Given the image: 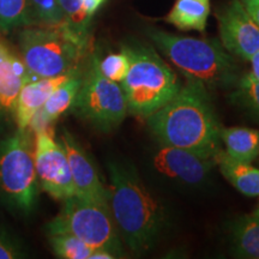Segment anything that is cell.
<instances>
[{"label": "cell", "instance_id": "6da1fadb", "mask_svg": "<svg viewBox=\"0 0 259 259\" xmlns=\"http://www.w3.org/2000/svg\"><path fill=\"white\" fill-rule=\"evenodd\" d=\"M147 122L161 145L212 158L221 151V125L208 89L198 82L187 80L173 99L148 116Z\"/></svg>", "mask_w": 259, "mask_h": 259}, {"label": "cell", "instance_id": "7a4b0ae2", "mask_svg": "<svg viewBox=\"0 0 259 259\" xmlns=\"http://www.w3.org/2000/svg\"><path fill=\"white\" fill-rule=\"evenodd\" d=\"M109 171L108 208L121 241L132 252L153 248L166 228L163 206L150 193L132 166L107 163Z\"/></svg>", "mask_w": 259, "mask_h": 259}, {"label": "cell", "instance_id": "3957f363", "mask_svg": "<svg viewBox=\"0 0 259 259\" xmlns=\"http://www.w3.org/2000/svg\"><path fill=\"white\" fill-rule=\"evenodd\" d=\"M147 34L187 80L198 82L209 90L235 85L240 78L233 54L216 38L178 36L155 28L148 29Z\"/></svg>", "mask_w": 259, "mask_h": 259}, {"label": "cell", "instance_id": "277c9868", "mask_svg": "<svg viewBox=\"0 0 259 259\" xmlns=\"http://www.w3.org/2000/svg\"><path fill=\"white\" fill-rule=\"evenodd\" d=\"M18 41L22 60L36 78L77 72L89 48V40L64 23L24 27Z\"/></svg>", "mask_w": 259, "mask_h": 259}, {"label": "cell", "instance_id": "5b68a950", "mask_svg": "<svg viewBox=\"0 0 259 259\" xmlns=\"http://www.w3.org/2000/svg\"><path fill=\"white\" fill-rule=\"evenodd\" d=\"M130 66L120 83L127 112L148 118L173 99L180 83L176 73L153 48L141 44L124 45Z\"/></svg>", "mask_w": 259, "mask_h": 259}, {"label": "cell", "instance_id": "8992f818", "mask_svg": "<svg viewBox=\"0 0 259 259\" xmlns=\"http://www.w3.org/2000/svg\"><path fill=\"white\" fill-rule=\"evenodd\" d=\"M31 130H18L0 142V202L30 212L37 198L34 139Z\"/></svg>", "mask_w": 259, "mask_h": 259}, {"label": "cell", "instance_id": "52a82bcc", "mask_svg": "<svg viewBox=\"0 0 259 259\" xmlns=\"http://www.w3.org/2000/svg\"><path fill=\"white\" fill-rule=\"evenodd\" d=\"M47 234H71L90 247L124 257V246L107 205L72 196L64 200L60 212L47 223Z\"/></svg>", "mask_w": 259, "mask_h": 259}, {"label": "cell", "instance_id": "ba28073f", "mask_svg": "<svg viewBox=\"0 0 259 259\" xmlns=\"http://www.w3.org/2000/svg\"><path fill=\"white\" fill-rule=\"evenodd\" d=\"M97 61L99 58L93 56L71 109L99 131L109 132L124 121L127 103L120 84L103 76Z\"/></svg>", "mask_w": 259, "mask_h": 259}, {"label": "cell", "instance_id": "9c48e42d", "mask_svg": "<svg viewBox=\"0 0 259 259\" xmlns=\"http://www.w3.org/2000/svg\"><path fill=\"white\" fill-rule=\"evenodd\" d=\"M34 155L35 169L42 190L59 200L76 196L66 153L63 144L54 138L53 130L35 134Z\"/></svg>", "mask_w": 259, "mask_h": 259}, {"label": "cell", "instance_id": "30bf717a", "mask_svg": "<svg viewBox=\"0 0 259 259\" xmlns=\"http://www.w3.org/2000/svg\"><path fill=\"white\" fill-rule=\"evenodd\" d=\"M222 46L233 56L250 60L259 51V27L240 0H231L216 12Z\"/></svg>", "mask_w": 259, "mask_h": 259}, {"label": "cell", "instance_id": "8fae6325", "mask_svg": "<svg viewBox=\"0 0 259 259\" xmlns=\"http://www.w3.org/2000/svg\"><path fill=\"white\" fill-rule=\"evenodd\" d=\"M60 143L63 144L69 161L76 196L108 206V189L103 185L92 158L82 145L67 130H64L61 134Z\"/></svg>", "mask_w": 259, "mask_h": 259}, {"label": "cell", "instance_id": "7c38bea8", "mask_svg": "<svg viewBox=\"0 0 259 259\" xmlns=\"http://www.w3.org/2000/svg\"><path fill=\"white\" fill-rule=\"evenodd\" d=\"M160 173L190 185H197L209 176L216 166V158L206 157L187 149L161 145L153 158Z\"/></svg>", "mask_w": 259, "mask_h": 259}, {"label": "cell", "instance_id": "4fadbf2b", "mask_svg": "<svg viewBox=\"0 0 259 259\" xmlns=\"http://www.w3.org/2000/svg\"><path fill=\"white\" fill-rule=\"evenodd\" d=\"M37 79L5 41L0 40V116L14 115L22 87Z\"/></svg>", "mask_w": 259, "mask_h": 259}, {"label": "cell", "instance_id": "5bb4252c", "mask_svg": "<svg viewBox=\"0 0 259 259\" xmlns=\"http://www.w3.org/2000/svg\"><path fill=\"white\" fill-rule=\"evenodd\" d=\"M74 73L76 72L48 78H37L25 83L18 94L14 111L18 130H27L31 119L44 107L51 94Z\"/></svg>", "mask_w": 259, "mask_h": 259}, {"label": "cell", "instance_id": "9a60e30c", "mask_svg": "<svg viewBox=\"0 0 259 259\" xmlns=\"http://www.w3.org/2000/svg\"><path fill=\"white\" fill-rule=\"evenodd\" d=\"M82 82L83 74L78 71V72L72 74L69 79L65 80L63 84H60L51 94L47 101L45 102L44 107L34 115L28 128H30L34 134L52 128V122L56 121L61 114H64L67 109L72 107L74 99H76L80 85H82Z\"/></svg>", "mask_w": 259, "mask_h": 259}, {"label": "cell", "instance_id": "2e32d148", "mask_svg": "<svg viewBox=\"0 0 259 259\" xmlns=\"http://www.w3.org/2000/svg\"><path fill=\"white\" fill-rule=\"evenodd\" d=\"M221 142L227 157L240 163L251 164L259 156V131L250 127H221Z\"/></svg>", "mask_w": 259, "mask_h": 259}, {"label": "cell", "instance_id": "e0dca14e", "mask_svg": "<svg viewBox=\"0 0 259 259\" xmlns=\"http://www.w3.org/2000/svg\"><path fill=\"white\" fill-rule=\"evenodd\" d=\"M210 15V0H176L166 22L180 30L205 31Z\"/></svg>", "mask_w": 259, "mask_h": 259}, {"label": "cell", "instance_id": "ac0fdd59", "mask_svg": "<svg viewBox=\"0 0 259 259\" xmlns=\"http://www.w3.org/2000/svg\"><path fill=\"white\" fill-rule=\"evenodd\" d=\"M232 250L236 258L259 259V218L244 215L231 226Z\"/></svg>", "mask_w": 259, "mask_h": 259}, {"label": "cell", "instance_id": "d6986e66", "mask_svg": "<svg viewBox=\"0 0 259 259\" xmlns=\"http://www.w3.org/2000/svg\"><path fill=\"white\" fill-rule=\"evenodd\" d=\"M222 176L226 178L239 192L247 197H259V169L251 164L240 163L227 157L223 150L216 156Z\"/></svg>", "mask_w": 259, "mask_h": 259}, {"label": "cell", "instance_id": "ffe728a7", "mask_svg": "<svg viewBox=\"0 0 259 259\" xmlns=\"http://www.w3.org/2000/svg\"><path fill=\"white\" fill-rule=\"evenodd\" d=\"M35 24L28 0H0V31Z\"/></svg>", "mask_w": 259, "mask_h": 259}, {"label": "cell", "instance_id": "44dd1931", "mask_svg": "<svg viewBox=\"0 0 259 259\" xmlns=\"http://www.w3.org/2000/svg\"><path fill=\"white\" fill-rule=\"evenodd\" d=\"M84 0H58L63 17V23L66 24L74 34L89 40V27L92 18L84 11Z\"/></svg>", "mask_w": 259, "mask_h": 259}, {"label": "cell", "instance_id": "7402d4cb", "mask_svg": "<svg viewBox=\"0 0 259 259\" xmlns=\"http://www.w3.org/2000/svg\"><path fill=\"white\" fill-rule=\"evenodd\" d=\"M50 244L54 254L61 259H90L94 251L93 247L71 234H52Z\"/></svg>", "mask_w": 259, "mask_h": 259}, {"label": "cell", "instance_id": "603a6c76", "mask_svg": "<svg viewBox=\"0 0 259 259\" xmlns=\"http://www.w3.org/2000/svg\"><path fill=\"white\" fill-rule=\"evenodd\" d=\"M235 85L232 101L259 119V80L248 73L240 77Z\"/></svg>", "mask_w": 259, "mask_h": 259}, {"label": "cell", "instance_id": "cb8c5ba5", "mask_svg": "<svg viewBox=\"0 0 259 259\" xmlns=\"http://www.w3.org/2000/svg\"><path fill=\"white\" fill-rule=\"evenodd\" d=\"M99 69L103 76L108 79L120 84L125 78L130 66L128 56L121 50L120 53H111L97 61Z\"/></svg>", "mask_w": 259, "mask_h": 259}, {"label": "cell", "instance_id": "d4e9b609", "mask_svg": "<svg viewBox=\"0 0 259 259\" xmlns=\"http://www.w3.org/2000/svg\"><path fill=\"white\" fill-rule=\"evenodd\" d=\"M36 24L53 25L63 23L58 0H28Z\"/></svg>", "mask_w": 259, "mask_h": 259}, {"label": "cell", "instance_id": "484cf974", "mask_svg": "<svg viewBox=\"0 0 259 259\" xmlns=\"http://www.w3.org/2000/svg\"><path fill=\"white\" fill-rule=\"evenodd\" d=\"M23 246L10 233L0 228V259L24 258Z\"/></svg>", "mask_w": 259, "mask_h": 259}, {"label": "cell", "instance_id": "4316f807", "mask_svg": "<svg viewBox=\"0 0 259 259\" xmlns=\"http://www.w3.org/2000/svg\"><path fill=\"white\" fill-rule=\"evenodd\" d=\"M240 2L259 27V0H240Z\"/></svg>", "mask_w": 259, "mask_h": 259}, {"label": "cell", "instance_id": "83f0119b", "mask_svg": "<svg viewBox=\"0 0 259 259\" xmlns=\"http://www.w3.org/2000/svg\"><path fill=\"white\" fill-rule=\"evenodd\" d=\"M103 3H105V0H84V11H85V14L88 15L90 18H93V16L95 15V12L100 9V6H101Z\"/></svg>", "mask_w": 259, "mask_h": 259}, {"label": "cell", "instance_id": "f1b7e54d", "mask_svg": "<svg viewBox=\"0 0 259 259\" xmlns=\"http://www.w3.org/2000/svg\"><path fill=\"white\" fill-rule=\"evenodd\" d=\"M250 61H251V66H252L250 74L253 77V78L259 80V51L250 58Z\"/></svg>", "mask_w": 259, "mask_h": 259}, {"label": "cell", "instance_id": "f546056e", "mask_svg": "<svg viewBox=\"0 0 259 259\" xmlns=\"http://www.w3.org/2000/svg\"><path fill=\"white\" fill-rule=\"evenodd\" d=\"M113 258H116V257L112 253V252L102 250V248H95V250L93 251L92 257H90V259H113Z\"/></svg>", "mask_w": 259, "mask_h": 259}, {"label": "cell", "instance_id": "4dcf8cb0", "mask_svg": "<svg viewBox=\"0 0 259 259\" xmlns=\"http://www.w3.org/2000/svg\"><path fill=\"white\" fill-rule=\"evenodd\" d=\"M252 213H253V215H255V216H258V218H259V203H258L257 208H255V209H254V211H253V212H252Z\"/></svg>", "mask_w": 259, "mask_h": 259}]
</instances>
